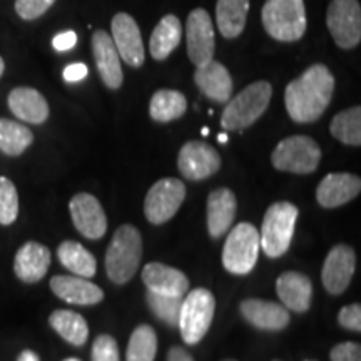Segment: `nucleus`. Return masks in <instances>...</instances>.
I'll return each instance as SVG.
<instances>
[{"label": "nucleus", "mask_w": 361, "mask_h": 361, "mask_svg": "<svg viewBox=\"0 0 361 361\" xmlns=\"http://www.w3.org/2000/svg\"><path fill=\"white\" fill-rule=\"evenodd\" d=\"M19 216V192L16 184L0 176V224L11 226Z\"/></svg>", "instance_id": "obj_35"}, {"label": "nucleus", "mask_w": 361, "mask_h": 361, "mask_svg": "<svg viewBox=\"0 0 361 361\" xmlns=\"http://www.w3.org/2000/svg\"><path fill=\"white\" fill-rule=\"evenodd\" d=\"M49 324L59 336L74 346H82L89 338V326L84 316L71 310H56L49 316Z\"/></svg>", "instance_id": "obj_29"}, {"label": "nucleus", "mask_w": 361, "mask_h": 361, "mask_svg": "<svg viewBox=\"0 0 361 361\" xmlns=\"http://www.w3.org/2000/svg\"><path fill=\"white\" fill-rule=\"evenodd\" d=\"M329 358L331 361H361V346L353 341L340 343L331 350Z\"/></svg>", "instance_id": "obj_39"}, {"label": "nucleus", "mask_w": 361, "mask_h": 361, "mask_svg": "<svg viewBox=\"0 0 361 361\" xmlns=\"http://www.w3.org/2000/svg\"><path fill=\"white\" fill-rule=\"evenodd\" d=\"M356 269L355 250L348 245H336L323 263L322 281L329 295H341L350 286Z\"/></svg>", "instance_id": "obj_13"}, {"label": "nucleus", "mask_w": 361, "mask_h": 361, "mask_svg": "<svg viewBox=\"0 0 361 361\" xmlns=\"http://www.w3.org/2000/svg\"><path fill=\"white\" fill-rule=\"evenodd\" d=\"M168 361H194V358L180 346H173L168 353Z\"/></svg>", "instance_id": "obj_42"}, {"label": "nucleus", "mask_w": 361, "mask_h": 361, "mask_svg": "<svg viewBox=\"0 0 361 361\" xmlns=\"http://www.w3.org/2000/svg\"><path fill=\"white\" fill-rule=\"evenodd\" d=\"M239 308L247 323L264 331H281L290 324V311L273 301L251 298V300L243 301Z\"/></svg>", "instance_id": "obj_20"}, {"label": "nucleus", "mask_w": 361, "mask_h": 361, "mask_svg": "<svg viewBox=\"0 0 361 361\" xmlns=\"http://www.w3.org/2000/svg\"><path fill=\"white\" fill-rule=\"evenodd\" d=\"M34 142V134L24 124L0 117V151L7 156H20Z\"/></svg>", "instance_id": "obj_31"}, {"label": "nucleus", "mask_w": 361, "mask_h": 361, "mask_svg": "<svg viewBox=\"0 0 361 361\" xmlns=\"http://www.w3.org/2000/svg\"><path fill=\"white\" fill-rule=\"evenodd\" d=\"M147 305L157 318L168 326H176L179 319L180 305H183V296H168L157 295V293L147 291L146 295Z\"/></svg>", "instance_id": "obj_34"}, {"label": "nucleus", "mask_w": 361, "mask_h": 361, "mask_svg": "<svg viewBox=\"0 0 361 361\" xmlns=\"http://www.w3.org/2000/svg\"><path fill=\"white\" fill-rule=\"evenodd\" d=\"M236 196H234L231 189H214V191L207 196L206 223L211 238H221L223 234H226L231 229L234 218H236Z\"/></svg>", "instance_id": "obj_19"}, {"label": "nucleus", "mask_w": 361, "mask_h": 361, "mask_svg": "<svg viewBox=\"0 0 361 361\" xmlns=\"http://www.w3.org/2000/svg\"><path fill=\"white\" fill-rule=\"evenodd\" d=\"M322 149L308 135H291L274 147L271 162L274 169L293 174H311L318 169Z\"/></svg>", "instance_id": "obj_7"}, {"label": "nucleus", "mask_w": 361, "mask_h": 361, "mask_svg": "<svg viewBox=\"0 0 361 361\" xmlns=\"http://www.w3.org/2000/svg\"><path fill=\"white\" fill-rule=\"evenodd\" d=\"M64 361H80V360H78V358H67V360H64Z\"/></svg>", "instance_id": "obj_47"}, {"label": "nucleus", "mask_w": 361, "mask_h": 361, "mask_svg": "<svg viewBox=\"0 0 361 361\" xmlns=\"http://www.w3.org/2000/svg\"><path fill=\"white\" fill-rule=\"evenodd\" d=\"M276 291L284 308L296 313H306L313 300V284L311 279L298 271H286L276 281Z\"/></svg>", "instance_id": "obj_22"}, {"label": "nucleus", "mask_w": 361, "mask_h": 361, "mask_svg": "<svg viewBox=\"0 0 361 361\" xmlns=\"http://www.w3.org/2000/svg\"><path fill=\"white\" fill-rule=\"evenodd\" d=\"M298 216L300 211L293 202H274L268 207L259 234L261 247L268 258H281L290 250Z\"/></svg>", "instance_id": "obj_5"}, {"label": "nucleus", "mask_w": 361, "mask_h": 361, "mask_svg": "<svg viewBox=\"0 0 361 361\" xmlns=\"http://www.w3.org/2000/svg\"><path fill=\"white\" fill-rule=\"evenodd\" d=\"M361 191V179L350 173H331L324 176L316 189L319 206L331 209L353 201Z\"/></svg>", "instance_id": "obj_16"}, {"label": "nucleus", "mask_w": 361, "mask_h": 361, "mask_svg": "<svg viewBox=\"0 0 361 361\" xmlns=\"http://www.w3.org/2000/svg\"><path fill=\"white\" fill-rule=\"evenodd\" d=\"M250 0H218L216 22L223 37L236 39L245 30Z\"/></svg>", "instance_id": "obj_26"}, {"label": "nucleus", "mask_w": 361, "mask_h": 361, "mask_svg": "<svg viewBox=\"0 0 361 361\" xmlns=\"http://www.w3.org/2000/svg\"><path fill=\"white\" fill-rule=\"evenodd\" d=\"M180 35H183V29H180V20L178 17L173 16V13L162 17L159 24L154 27V32L151 34V40H149L151 56L156 61L168 59L179 45Z\"/></svg>", "instance_id": "obj_27"}, {"label": "nucleus", "mask_w": 361, "mask_h": 361, "mask_svg": "<svg viewBox=\"0 0 361 361\" xmlns=\"http://www.w3.org/2000/svg\"><path fill=\"white\" fill-rule=\"evenodd\" d=\"M4 71H6V62H4V59L0 57V78H2Z\"/></svg>", "instance_id": "obj_44"}, {"label": "nucleus", "mask_w": 361, "mask_h": 361, "mask_svg": "<svg viewBox=\"0 0 361 361\" xmlns=\"http://www.w3.org/2000/svg\"><path fill=\"white\" fill-rule=\"evenodd\" d=\"M178 168L183 178L189 180H202L218 173L221 168V156L209 144L189 141L180 147Z\"/></svg>", "instance_id": "obj_12"}, {"label": "nucleus", "mask_w": 361, "mask_h": 361, "mask_svg": "<svg viewBox=\"0 0 361 361\" xmlns=\"http://www.w3.org/2000/svg\"><path fill=\"white\" fill-rule=\"evenodd\" d=\"M194 82L207 99L211 101L226 104L231 99L233 94V79L229 71L216 62L214 59L207 64L197 67L194 72Z\"/></svg>", "instance_id": "obj_24"}, {"label": "nucleus", "mask_w": 361, "mask_h": 361, "mask_svg": "<svg viewBox=\"0 0 361 361\" xmlns=\"http://www.w3.org/2000/svg\"><path fill=\"white\" fill-rule=\"evenodd\" d=\"M92 54L102 82L109 89H119L124 80L121 57L116 51L112 37L106 30H96L92 34Z\"/></svg>", "instance_id": "obj_17"}, {"label": "nucleus", "mask_w": 361, "mask_h": 361, "mask_svg": "<svg viewBox=\"0 0 361 361\" xmlns=\"http://www.w3.org/2000/svg\"><path fill=\"white\" fill-rule=\"evenodd\" d=\"M142 258V238L133 224L116 229L106 252L107 276L114 284H126L137 273Z\"/></svg>", "instance_id": "obj_2"}, {"label": "nucleus", "mask_w": 361, "mask_h": 361, "mask_svg": "<svg viewBox=\"0 0 361 361\" xmlns=\"http://www.w3.org/2000/svg\"><path fill=\"white\" fill-rule=\"evenodd\" d=\"M57 258L66 269L80 278H92L97 271L94 255L78 241H64L57 247Z\"/></svg>", "instance_id": "obj_28"}, {"label": "nucleus", "mask_w": 361, "mask_h": 361, "mask_svg": "<svg viewBox=\"0 0 361 361\" xmlns=\"http://www.w3.org/2000/svg\"><path fill=\"white\" fill-rule=\"evenodd\" d=\"M157 353V336L154 328L149 324H139L130 335L128 353V361H154Z\"/></svg>", "instance_id": "obj_33"}, {"label": "nucleus", "mask_w": 361, "mask_h": 361, "mask_svg": "<svg viewBox=\"0 0 361 361\" xmlns=\"http://www.w3.org/2000/svg\"><path fill=\"white\" fill-rule=\"evenodd\" d=\"M216 311V298L206 288H196L183 300L178 326L186 345H197L209 331Z\"/></svg>", "instance_id": "obj_6"}, {"label": "nucleus", "mask_w": 361, "mask_h": 361, "mask_svg": "<svg viewBox=\"0 0 361 361\" xmlns=\"http://www.w3.org/2000/svg\"><path fill=\"white\" fill-rule=\"evenodd\" d=\"M259 231L251 223H239L228 234L223 247V264L233 274H250L258 263Z\"/></svg>", "instance_id": "obj_8"}, {"label": "nucleus", "mask_w": 361, "mask_h": 361, "mask_svg": "<svg viewBox=\"0 0 361 361\" xmlns=\"http://www.w3.org/2000/svg\"><path fill=\"white\" fill-rule=\"evenodd\" d=\"M72 223L87 239H101L107 231V218L101 202L89 192H79L69 202Z\"/></svg>", "instance_id": "obj_15"}, {"label": "nucleus", "mask_w": 361, "mask_h": 361, "mask_svg": "<svg viewBox=\"0 0 361 361\" xmlns=\"http://www.w3.org/2000/svg\"><path fill=\"white\" fill-rule=\"evenodd\" d=\"M224 361H234V360H224Z\"/></svg>", "instance_id": "obj_48"}, {"label": "nucleus", "mask_w": 361, "mask_h": 361, "mask_svg": "<svg viewBox=\"0 0 361 361\" xmlns=\"http://www.w3.org/2000/svg\"><path fill=\"white\" fill-rule=\"evenodd\" d=\"M201 133H202V135H207V134H209V129H207V128H204V129H202V130H201Z\"/></svg>", "instance_id": "obj_46"}, {"label": "nucleus", "mask_w": 361, "mask_h": 361, "mask_svg": "<svg viewBox=\"0 0 361 361\" xmlns=\"http://www.w3.org/2000/svg\"><path fill=\"white\" fill-rule=\"evenodd\" d=\"M218 141L226 144V142H228V135H226V134H219V135H218Z\"/></svg>", "instance_id": "obj_45"}, {"label": "nucleus", "mask_w": 361, "mask_h": 361, "mask_svg": "<svg viewBox=\"0 0 361 361\" xmlns=\"http://www.w3.org/2000/svg\"><path fill=\"white\" fill-rule=\"evenodd\" d=\"M51 290L57 298L71 305L92 306L104 300V291L87 278L59 274L51 279Z\"/></svg>", "instance_id": "obj_21"}, {"label": "nucleus", "mask_w": 361, "mask_h": 361, "mask_svg": "<svg viewBox=\"0 0 361 361\" xmlns=\"http://www.w3.org/2000/svg\"><path fill=\"white\" fill-rule=\"evenodd\" d=\"M326 25L338 47L353 49L361 40V7L358 0H331Z\"/></svg>", "instance_id": "obj_10"}, {"label": "nucleus", "mask_w": 361, "mask_h": 361, "mask_svg": "<svg viewBox=\"0 0 361 361\" xmlns=\"http://www.w3.org/2000/svg\"><path fill=\"white\" fill-rule=\"evenodd\" d=\"M186 44L188 56L196 67H201L213 61L216 37L214 27L209 13L204 8H194L186 22Z\"/></svg>", "instance_id": "obj_11"}, {"label": "nucleus", "mask_w": 361, "mask_h": 361, "mask_svg": "<svg viewBox=\"0 0 361 361\" xmlns=\"http://www.w3.org/2000/svg\"><path fill=\"white\" fill-rule=\"evenodd\" d=\"M17 361H40V360H39L37 353H34L32 350H24L19 355V358H17Z\"/></svg>", "instance_id": "obj_43"}, {"label": "nucleus", "mask_w": 361, "mask_h": 361, "mask_svg": "<svg viewBox=\"0 0 361 361\" xmlns=\"http://www.w3.org/2000/svg\"><path fill=\"white\" fill-rule=\"evenodd\" d=\"M333 137L346 146H361V107L355 106L338 112L329 126Z\"/></svg>", "instance_id": "obj_32"}, {"label": "nucleus", "mask_w": 361, "mask_h": 361, "mask_svg": "<svg viewBox=\"0 0 361 361\" xmlns=\"http://www.w3.org/2000/svg\"><path fill=\"white\" fill-rule=\"evenodd\" d=\"M92 361H121L117 343L109 335H99L92 345Z\"/></svg>", "instance_id": "obj_36"}, {"label": "nucleus", "mask_w": 361, "mask_h": 361, "mask_svg": "<svg viewBox=\"0 0 361 361\" xmlns=\"http://www.w3.org/2000/svg\"><path fill=\"white\" fill-rule=\"evenodd\" d=\"M56 0H16V12L20 19L34 20L44 16L54 6Z\"/></svg>", "instance_id": "obj_37"}, {"label": "nucleus", "mask_w": 361, "mask_h": 361, "mask_svg": "<svg viewBox=\"0 0 361 361\" xmlns=\"http://www.w3.org/2000/svg\"><path fill=\"white\" fill-rule=\"evenodd\" d=\"M188 101L184 94L173 89H161L154 92L149 104V116L156 123H171L184 116Z\"/></svg>", "instance_id": "obj_30"}, {"label": "nucleus", "mask_w": 361, "mask_h": 361, "mask_svg": "<svg viewBox=\"0 0 361 361\" xmlns=\"http://www.w3.org/2000/svg\"><path fill=\"white\" fill-rule=\"evenodd\" d=\"M8 109L17 119L30 124H42L49 117V104L39 90L16 87L8 94Z\"/></svg>", "instance_id": "obj_25"}, {"label": "nucleus", "mask_w": 361, "mask_h": 361, "mask_svg": "<svg viewBox=\"0 0 361 361\" xmlns=\"http://www.w3.org/2000/svg\"><path fill=\"white\" fill-rule=\"evenodd\" d=\"M273 87L268 80H256L241 90L236 97L229 99L221 116V126L226 130H243L250 128L268 109Z\"/></svg>", "instance_id": "obj_3"}, {"label": "nucleus", "mask_w": 361, "mask_h": 361, "mask_svg": "<svg viewBox=\"0 0 361 361\" xmlns=\"http://www.w3.org/2000/svg\"><path fill=\"white\" fill-rule=\"evenodd\" d=\"M112 42L116 45V51L126 64L130 67H141L144 64V44L141 29L137 22L129 13H116L111 24Z\"/></svg>", "instance_id": "obj_14"}, {"label": "nucleus", "mask_w": 361, "mask_h": 361, "mask_svg": "<svg viewBox=\"0 0 361 361\" xmlns=\"http://www.w3.org/2000/svg\"><path fill=\"white\" fill-rule=\"evenodd\" d=\"M335 92V78L324 64H313L284 90V106L298 124H310L324 114Z\"/></svg>", "instance_id": "obj_1"}, {"label": "nucleus", "mask_w": 361, "mask_h": 361, "mask_svg": "<svg viewBox=\"0 0 361 361\" xmlns=\"http://www.w3.org/2000/svg\"><path fill=\"white\" fill-rule=\"evenodd\" d=\"M75 44H78V34L74 30H66V32L57 34L52 40V47L57 52L71 51V49L75 47Z\"/></svg>", "instance_id": "obj_40"}, {"label": "nucleus", "mask_w": 361, "mask_h": 361, "mask_svg": "<svg viewBox=\"0 0 361 361\" xmlns=\"http://www.w3.org/2000/svg\"><path fill=\"white\" fill-rule=\"evenodd\" d=\"M142 281L147 291L157 295L184 296L189 290V279L183 271L162 263H149L142 269Z\"/></svg>", "instance_id": "obj_23"}, {"label": "nucleus", "mask_w": 361, "mask_h": 361, "mask_svg": "<svg viewBox=\"0 0 361 361\" xmlns=\"http://www.w3.org/2000/svg\"><path fill=\"white\" fill-rule=\"evenodd\" d=\"M89 69L87 66L82 64V62H78V64H71L64 69V80L66 82H79L87 78Z\"/></svg>", "instance_id": "obj_41"}, {"label": "nucleus", "mask_w": 361, "mask_h": 361, "mask_svg": "<svg viewBox=\"0 0 361 361\" xmlns=\"http://www.w3.org/2000/svg\"><path fill=\"white\" fill-rule=\"evenodd\" d=\"M261 20L269 37L296 42L306 32L305 0H266Z\"/></svg>", "instance_id": "obj_4"}, {"label": "nucleus", "mask_w": 361, "mask_h": 361, "mask_svg": "<svg viewBox=\"0 0 361 361\" xmlns=\"http://www.w3.org/2000/svg\"><path fill=\"white\" fill-rule=\"evenodd\" d=\"M51 266V251L37 241H27L19 247L13 259V273L22 283H39Z\"/></svg>", "instance_id": "obj_18"}, {"label": "nucleus", "mask_w": 361, "mask_h": 361, "mask_svg": "<svg viewBox=\"0 0 361 361\" xmlns=\"http://www.w3.org/2000/svg\"><path fill=\"white\" fill-rule=\"evenodd\" d=\"M338 323L341 324L343 328L350 329V331H361V306L360 303H353L345 306V308L340 310L338 313Z\"/></svg>", "instance_id": "obj_38"}, {"label": "nucleus", "mask_w": 361, "mask_h": 361, "mask_svg": "<svg viewBox=\"0 0 361 361\" xmlns=\"http://www.w3.org/2000/svg\"><path fill=\"white\" fill-rule=\"evenodd\" d=\"M186 197V186L178 178L159 179L147 191L144 200V214L149 223L164 224L174 218Z\"/></svg>", "instance_id": "obj_9"}]
</instances>
